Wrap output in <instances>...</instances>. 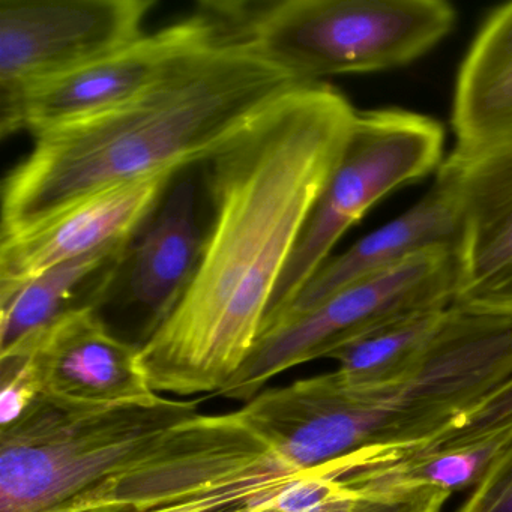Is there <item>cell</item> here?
Here are the masks:
<instances>
[{
    "label": "cell",
    "mask_w": 512,
    "mask_h": 512,
    "mask_svg": "<svg viewBox=\"0 0 512 512\" xmlns=\"http://www.w3.org/2000/svg\"><path fill=\"white\" fill-rule=\"evenodd\" d=\"M356 113L325 82L301 83L205 163L212 220L196 274L140 344L157 394L217 395L247 361Z\"/></svg>",
    "instance_id": "cell-1"
},
{
    "label": "cell",
    "mask_w": 512,
    "mask_h": 512,
    "mask_svg": "<svg viewBox=\"0 0 512 512\" xmlns=\"http://www.w3.org/2000/svg\"><path fill=\"white\" fill-rule=\"evenodd\" d=\"M302 80L224 35L133 100L34 136L2 188V236L116 185L208 163Z\"/></svg>",
    "instance_id": "cell-2"
},
{
    "label": "cell",
    "mask_w": 512,
    "mask_h": 512,
    "mask_svg": "<svg viewBox=\"0 0 512 512\" xmlns=\"http://www.w3.org/2000/svg\"><path fill=\"white\" fill-rule=\"evenodd\" d=\"M226 28L302 82L404 67L457 22L443 0L203 2Z\"/></svg>",
    "instance_id": "cell-3"
},
{
    "label": "cell",
    "mask_w": 512,
    "mask_h": 512,
    "mask_svg": "<svg viewBox=\"0 0 512 512\" xmlns=\"http://www.w3.org/2000/svg\"><path fill=\"white\" fill-rule=\"evenodd\" d=\"M197 401L70 413L41 400L0 430V512H61L199 415Z\"/></svg>",
    "instance_id": "cell-4"
},
{
    "label": "cell",
    "mask_w": 512,
    "mask_h": 512,
    "mask_svg": "<svg viewBox=\"0 0 512 512\" xmlns=\"http://www.w3.org/2000/svg\"><path fill=\"white\" fill-rule=\"evenodd\" d=\"M445 131L406 110L356 113L346 146L275 290L263 328L298 298L341 236L383 197L442 166ZM262 332V331H260Z\"/></svg>",
    "instance_id": "cell-5"
},
{
    "label": "cell",
    "mask_w": 512,
    "mask_h": 512,
    "mask_svg": "<svg viewBox=\"0 0 512 512\" xmlns=\"http://www.w3.org/2000/svg\"><path fill=\"white\" fill-rule=\"evenodd\" d=\"M457 253H434L356 281L307 313L260 334L238 373L218 395L248 403L272 377L314 361L361 335L419 311L452 305Z\"/></svg>",
    "instance_id": "cell-6"
},
{
    "label": "cell",
    "mask_w": 512,
    "mask_h": 512,
    "mask_svg": "<svg viewBox=\"0 0 512 512\" xmlns=\"http://www.w3.org/2000/svg\"><path fill=\"white\" fill-rule=\"evenodd\" d=\"M224 25L203 4L194 16L64 76L0 94V134H32L100 115L133 100L220 40Z\"/></svg>",
    "instance_id": "cell-7"
},
{
    "label": "cell",
    "mask_w": 512,
    "mask_h": 512,
    "mask_svg": "<svg viewBox=\"0 0 512 512\" xmlns=\"http://www.w3.org/2000/svg\"><path fill=\"white\" fill-rule=\"evenodd\" d=\"M292 469L251 430L241 412L199 415L148 455L61 512H128L179 502L224 482ZM295 470V469H293Z\"/></svg>",
    "instance_id": "cell-8"
},
{
    "label": "cell",
    "mask_w": 512,
    "mask_h": 512,
    "mask_svg": "<svg viewBox=\"0 0 512 512\" xmlns=\"http://www.w3.org/2000/svg\"><path fill=\"white\" fill-rule=\"evenodd\" d=\"M154 0H0V94L92 64L145 35Z\"/></svg>",
    "instance_id": "cell-9"
},
{
    "label": "cell",
    "mask_w": 512,
    "mask_h": 512,
    "mask_svg": "<svg viewBox=\"0 0 512 512\" xmlns=\"http://www.w3.org/2000/svg\"><path fill=\"white\" fill-rule=\"evenodd\" d=\"M25 355L44 401L70 413L154 406L161 400L140 346L116 337L98 308L71 311L37 337L0 356Z\"/></svg>",
    "instance_id": "cell-10"
},
{
    "label": "cell",
    "mask_w": 512,
    "mask_h": 512,
    "mask_svg": "<svg viewBox=\"0 0 512 512\" xmlns=\"http://www.w3.org/2000/svg\"><path fill=\"white\" fill-rule=\"evenodd\" d=\"M442 166L460 208L454 302L512 314V139L454 152Z\"/></svg>",
    "instance_id": "cell-11"
},
{
    "label": "cell",
    "mask_w": 512,
    "mask_h": 512,
    "mask_svg": "<svg viewBox=\"0 0 512 512\" xmlns=\"http://www.w3.org/2000/svg\"><path fill=\"white\" fill-rule=\"evenodd\" d=\"M178 173L166 172L83 197L46 220L0 238V286L139 235Z\"/></svg>",
    "instance_id": "cell-12"
},
{
    "label": "cell",
    "mask_w": 512,
    "mask_h": 512,
    "mask_svg": "<svg viewBox=\"0 0 512 512\" xmlns=\"http://www.w3.org/2000/svg\"><path fill=\"white\" fill-rule=\"evenodd\" d=\"M512 446V377L425 442L391 452L343 476L356 493L431 487L472 490Z\"/></svg>",
    "instance_id": "cell-13"
},
{
    "label": "cell",
    "mask_w": 512,
    "mask_h": 512,
    "mask_svg": "<svg viewBox=\"0 0 512 512\" xmlns=\"http://www.w3.org/2000/svg\"><path fill=\"white\" fill-rule=\"evenodd\" d=\"M460 238V208L454 179L440 166L436 181L421 200L359 239L349 250L329 257L286 313L263 328L260 334L307 313L356 281L383 274L428 254L457 253Z\"/></svg>",
    "instance_id": "cell-14"
},
{
    "label": "cell",
    "mask_w": 512,
    "mask_h": 512,
    "mask_svg": "<svg viewBox=\"0 0 512 512\" xmlns=\"http://www.w3.org/2000/svg\"><path fill=\"white\" fill-rule=\"evenodd\" d=\"M152 217L121 268L128 299L148 313L145 340L175 310L199 265L205 236L193 179L176 182Z\"/></svg>",
    "instance_id": "cell-15"
},
{
    "label": "cell",
    "mask_w": 512,
    "mask_h": 512,
    "mask_svg": "<svg viewBox=\"0 0 512 512\" xmlns=\"http://www.w3.org/2000/svg\"><path fill=\"white\" fill-rule=\"evenodd\" d=\"M133 241L53 266L22 283L0 286V355L28 343L71 311L98 308L115 284Z\"/></svg>",
    "instance_id": "cell-16"
},
{
    "label": "cell",
    "mask_w": 512,
    "mask_h": 512,
    "mask_svg": "<svg viewBox=\"0 0 512 512\" xmlns=\"http://www.w3.org/2000/svg\"><path fill=\"white\" fill-rule=\"evenodd\" d=\"M457 148L512 139V2L497 8L470 46L455 82Z\"/></svg>",
    "instance_id": "cell-17"
},
{
    "label": "cell",
    "mask_w": 512,
    "mask_h": 512,
    "mask_svg": "<svg viewBox=\"0 0 512 512\" xmlns=\"http://www.w3.org/2000/svg\"><path fill=\"white\" fill-rule=\"evenodd\" d=\"M449 307L400 317L350 341L329 356L335 373L353 388L395 385L415 367Z\"/></svg>",
    "instance_id": "cell-18"
},
{
    "label": "cell",
    "mask_w": 512,
    "mask_h": 512,
    "mask_svg": "<svg viewBox=\"0 0 512 512\" xmlns=\"http://www.w3.org/2000/svg\"><path fill=\"white\" fill-rule=\"evenodd\" d=\"M356 493L332 466L307 470L280 493L223 512H349Z\"/></svg>",
    "instance_id": "cell-19"
},
{
    "label": "cell",
    "mask_w": 512,
    "mask_h": 512,
    "mask_svg": "<svg viewBox=\"0 0 512 512\" xmlns=\"http://www.w3.org/2000/svg\"><path fill=\"white\" fill-rule=\"evenodd\" d=\"M296 476L298 473L289 469L271 470L224 482L179 502L128 512H223L280 493L295 481Z\"/></svg>",
    "instance_id": "cell-20"
},
{
    "label": "cell",
    "mask_w": 512,
    "mask_h": 512,
    "mask_svg": "<svg viewBox=\"0 0 512 512\" xmlns=\"http://www.w3.org/2000/svg\"><path fill=\"white\" fill-rule=\"evenodd\" d=\"M0 430L25 418L41 400L28 356H0Z\"/></svg>",
    "instance_id": "cell-21"
},
{
    "label": "cell",
    "mask_w": 512,
    "mask_h": 512,
    "mask_svg": "<svg viewBox=\"0 0 512 512\" xmlns=\"http://www.w3.org/2000/svg\"><path fill=\"white\" fill-rule=\"evenodd\" d=\"M452 494L440 488H392L356 493L349 512H443Z\"/></svg>",
    "instance_id": "cell-22"
},
{
    "label": "cell",
    "mask_w": 512,
    "mask_h": 512,
    "mask_svg": "<svg viewBox=\"0 0 512 512\" xmlns=\"http://www.w3.org/2000/svg\"><path fill=\"white\" fill-rule=\"evenodd\" d=\"M455 512H512V446L491 464Z\"/></svg>",
    "instance_id": "cell-23"
}]
</instances>
